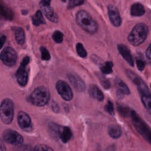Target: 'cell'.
<instances>
[{"instance_id": "obj_32", "label": "cell", "mask_w": 151, "mask_h": 151, "mask_svg": "<svg viewBox=\"0 0 151 151\" xmlns=\"http://www.w3.org/2000/svg\"><path fill=\"white\" fill-rule=\"evenodd\" d=\"M34 150H46V151L53 150L52 148L44 144H40V145H36L34 148Z\"/></svg>"}, {"instance_id": "obj_6", "label": "cell", "mask_w": 151, "mask_h": 151, "mask_svg": "<svg viewBox=\"0 0 151 151\" xmlns=\"http://www.w3.org/2000/svg\"><path fill=\"white\" fill-rule=\"evenodd\" d=\"M48 127L52 134L60 139L63 143L68 142L71 138L72 133L68 127L61 126L55 123L50 122Z\"/></svg>"}, {"instance_id": "obj_26", "label": "cell", "mask_w": 151, "mask_h": 151, "mask_svg": "<svg viewBox=\"0 0 151 151\" xmlns=\"http://www.w3.org/2000/svg\"><path fill=\"white\" fill-rule=\"evenodd\" d=\"M117 108L120 114L124 117H127L129 114H130L131 111H130L129 108L127 106H125L123 105H119L117 106Z\"/></svg>"}, {"instance_id": "obj_14", "label": "cell", "mask_w": 151, "mask_h": 151, "mask_svg": "<svg viewBox=\"0 0 151 151\" xmlns=\"http://www.w3.org/2000/svg\"><path fill=\"white\" fill-rule=\"evenodd\" d=\"M67 78L73 87L78 91L83 92L86 89V84L84 82L77 76L72 74H68Z\"/></svg>"}, {"instance_id": "obj_3", "label": "cell", "mask_w": 151, "mask_h": 151, "mask_svg": "<svg viewBox=\"0 0 151 151\" xmlns=\"http://www.w3.org/2000/svg\"><path fill=\"white\" fill-rule=\"evenodd\" d=\"M50 98L48 89L44 86H39L31 93L28 97V101L35 106L42 107L48 103Z\"/></svg>"}, {"instance_id": "obj_28", "label": "cell", "mask_w": 151, "mask_h": 151, "mask_svg": "<svg viewBox=\"0 0 151 151\" xmlns=\"http://www.w3.org/2000/svg\"><path fill=\"white\" fill-rule=\"evenodd\" d=\"M40 51L41 54V59L43 60L48 61L50 60L51 58L50 54L48 51V50L44 47H40Z\"/></svg>"}, {"instance_id": "obj_24", "label": "cell", "mask_w": 151, "mask_h": 151, "mask_svg": "<svg viewBox=\"0 0 151 151\" xmlns=\"http://www.w3.org/2000/svg\"><path fill=\"white\" fill-rule=\"evenodd\" d=\"M113 67V64L111 61H107L104 63V65L101 67V70L103 73L105 74H109L112 73V68Z\"/></svg>"}, {"instance_id": "obj_7", "label": "cell", "mask_w": 151, "mask_h": 151, "mask_svg": "<svg viewBox=\"0 0 151 151\" xmlns=\"http://www.w3.org/2000/svg\"><path fill=\"white\" fill-rule=\"evenodd\" d=\"M1 60L6 65L12 67L16 63L17 54L12 47H5L1 52Z\"/></svg>"}, {"instance_id": "obj_1", "label": "cell", "mask_w": 151, "mask_h": 151, "mask_svg": "<svg viewBox=\"0 0 151 151\" xmlns=\"http://www.w3.org/2000/svg\"><path fill=\"white\" fill-rule=\"evenodd\" d=\"M76 20L78 25L89 34H94L98 29L97 22L85 10H80L77 13Z\"/></svg>"}, {"instance_id": "obj_29", "label": "cell", "mask_w": 151, "mask_h": 151, "mask_svg": "<svg viewBox=\"0 0 151 151\" xmlns=\"http://www.w3.org/2000/svg\"><path fill=\"white\" fill-rule=\"evenodd\" d=\"M84 0H69L67 5V9H72L77 6L82 5Z\"/></svg>"}, {"instance_id": "obj_39", "label": "cell", "mask_w": 151, "mask_h": 151, "mask_svg": "<svg viewBox=\"0 0 151 151\" xmlns=\"http://www.w3.org/2000/svg\"><path fill=\"white\" fill-rule=\"evenodd\" d=\"M150 87H151V86H150Z\"/></svg>"}, {"instance_id": "obj_21", "label": "cell", "mask_w": 151, "mask_h": 151, "mask_svg": "<svg viewBox=\"0 0 151 151\" xmlns=\"http://www.w3.org/2000/svg\"><path fill=\"white\" fill-rule=\"evenodd\" d=\"M145 13L143 6L140 3L133 4L130 8V14L134 17H140Z\"/></svg>"}, {"instance_id": "obj_35", "label": "cell", "mask_w": 151, "mask_h": 151, "mask_svg": "<svg viewBox=\"0 0 151 151\" xmlns=\"http://www.w3.org/2000/svg\"><path fill=\"white\" fill-rule=\"evenodd\" d=\"M29 57L26 56V57H25L22 59V61L21 63V64H22L24 65H26L27 66L28 65V64L29 63Z\"/></svg>"}, {"instance_id": "obj_9", "label": "cell", "mask_w": 151, "mask_h": 151, "mask_svg": "<svg viewBox=\"0 0 151 151\" xmlns=\"http://www.w3.org/2000/svg\"><path fill=\"white\" fill-rule=\"evenodd\" d=\"M51 0H41L40 6L42 13L50 21L57 23L58 21V17L50 6Z\"/></svg>"}, {"instance_id": "obj_4", "label": "cell", "mask_w": 151, "mask_h": 151, "mask_svg": "<svg viewBox=\"0 0 151 151\" xmlns=\"http://www.w3.org/2000/svg\"><path fill=\"white\" fill-rule=\"evenodd\" d=\"M130 116L133 124L136 130L151 145V129L134 110H132Z\"/></svg>"}, {"instance_id": "obj_34", "label": "cell", "mask_w": 151, "mask_h": 151, "mask_svg": "<svg viewBox=\"0 0 151 151\" xmlns=\"http://www.w3.org/2000/svg\"><path fill=\"white\" fill-rule=\"evenodd\" d=\"M136 65L137 67V68L140 71H143V69L145 67V63L141 60H136Z\"/></svg>"}, {"instance_id": "obj_5", "label": "cell", "mask_w": 151, "mask_h": 151, "mask_svg": "<svg viewBox=\"0 0 151 151\" xmlns=\"http://www.w3.org/2000/svg\"><path fill=\"white\" fill-rule=\"evenodd\" d=\"M14 113V104L12 100L9 99H4L0 107V117L3 123L11 124L13 120Z\"/></svg>"}, {"instance_id": "obj_18", "label": "cell", "mask_w": 151, "mask_h": 151, "mask_svg": "<svg viewBox=\"0 0 151 151\" xmlns=\"http://www.w3.org/2000/svg\"><path fill=\"white\" fill-rule=\"evenodd\" d=\"M88 93L94 99H96L99 101H102L104 99V95L103 92L95 84H91L88 88Z\"/></svg>"}, {"instance_id": "obj_19", "label": "cell", "mask_w": 151, "mask_h": 151, "mask_svg": "<svg viewBox=\"0 0 151 151\" xmlns=\"http://www.w3.org/2000/svg\"><path fill=\"white\" fill-rule=\"evenodd\" d=\"M12 29L14 32L17 42L19 45L24 44L25 41V36L23 29L19 27H13Z\"/></svg>"}, {"instance_id": "obj_27", "label": "cell", "mask_w": 151, "mask_h": 151, "mask_svg": "<svg viewBox=\"0 0 151 151\" xmlns=\"http://www.w3.org/2000/svg\"><path fill=\"white\" fill-rule=\"evenodd\" d=\"M52 38L56 43H61L63 40V34L60 31H55L52 34Z\"/></svg>"}, {"instance_id": "obj_15", "label": "cell", "mask_w": 151, "mask_h": 151, "mask_svg": "<svg viewBox=\"0 0 151 151\" xmlns=\"http://www.w3.org/2000/svg\"><path fill=\"white\" fill-rule=\"evenodd\" d=\"M138 91L144 107L151 114V93L149 91L148 88Z\"/></svg>"}, {"instance_id": "obj_8", "label": "cell", "mask_w": 151, "mask_h": 151, "mask_svg": "<svg viewBox=\"0 0 151 151\" xmlns=\"http://www.w3.org/2000/svg\"><path fill=\"white\" fill-rule=\"evenodd\" d=\"M2 138L5 142L14 145H22L24 142L22 136L17 132L11 129L5 130L3 132Z\"/></svg>"}, {"instance_id": "obj_22", "label": "cell", "mask_w": 151, "mask_h": 151, "mask_svg": "<svg viewBox=\"0 0 151 151\" xmlns=\"http://www.w3.org/2000/svg\"><path fill=\"white\" fill-rule=\"evenodd\" d=\"M32 24L35 26H39L41 24H45V21L42 16L41 11L38 10L31 17Z\"/></svg>"}, {"instance_id": "obj_12", "label": "cell", "mask_w": 151, "mask_h": 151, "mask_svg": "<svg viewBox=\"0 0 151 151\" xmlns=\"http://www.w3.org/2000/svg\"><path fill=\"white\" fill-rule=\"evenodd\" d=\"M108 15L110 21L114 27H119L122 24V19L117 8L113 5L107 6Z\"/></svg>"}, {"instance_id": "obj_36", "label": "cell", "mask_w": 151, "mask_h": 151, "mask_svg": "<svg viewBox=\"0 0 151 151\" xmlns=\"http://www.w3.org/2000/svg\"><path fill=\"white\" fill-rule=\"evenodd\" d=\"M146 54V56L148 58L151 59V44H150V45L147 48Z\"/></svg>"}, {"instance_id": "obj_16", "label": "cell", "mask_w": 151, "mask_h": 151, "mask_svg": "<svg viewBox=\"0 0 151 151\" xmlns=\"http://www.w3.org/2000/svg\"><path fill=\"white\" fill-rule=\"evenodd\" d=\"M116 84L117 87L116 91V97L119 99H122L125 95L130 94V90L126 84L123 82L120 79H116Z\"/></svg>"}, {"instance_id": "obj_13", "label": "cell", "mask_w": 151, "mask_h": 151, "mask_svg": "<svg viewBox=\"0 0 151 151\" xmlns=\"http://www.w3.org/2000/svg\"><path fill=\"white\" fill-rule=\"evenodd\" d=\"M15 77L18 83L21 86H25L28 83V71L26 70V65L21 64L19 67L18 68Z\"/></svg>"}, {"instance_id": "obj_37", "label": "cell", "mask_w": 151, "mask_h": 151, "mask_svg": "<svg viewBox=\"0 0 151 151\" xmlns=\"http://www.w3.org/2000/svg\"><path fill=\"white\" fill-rule=\"evenodd\" d=\"M6 41V37L4 35H1V48L3 47L4 44Z\"/></svg>"}, {"instance_id": "obj_31", "label": "cell", "mask_w": 151, "mask_h": 151, "mask_svg": "<svg viewBox=\"0 0 151 151\" xmlns=\"http://www.w3.org/2000/svg\"><path fill=\"white\" fill-rule=\"evenodd\" d=\"M104 110L105 111L108 113L109 114H110V115L113 116L114 115V107H113V104L112 103V102L110 100H109L107 103V104H106L105 107H104Z\"/></svg>"}, {"instance_id": "obj_23", "label": "cell", "mask_w": 151, "mask_h": 151, "mask_svg": "<svg viewBox=\"0 0 151 151\" xmlns=\"http://www.w3.org/2000/svg\"><path fill=\"white\" fill-rule=\"evenodd\" d=\"M1 15L6 19H12L14 17V14L10 8L6 6L5 5H4L2 3H1Z\"/></svg>"}, {"instance_id": "obj_20", "label": "cell", "mask_w": 151, "mask_h": 151, "mask_svg": "<svg viewBox=\"0 0 151 151\" xmlns=\"http://www.w3.org/2000/svg\"><path fill=\"white\" fill-rule=\"evenodd\" d=\"M108 133L111 137L113 139H118L121 136L122 132L120 126L117 124H112L108 127Z\"/></svg>"}, {"instance_id": "obj_10", "label": "cell", "mask_w": 151, "mask_h": 151, "mask_svg": "<svg viewBox=\"0 0 151 151\" xmlns=\"http://www.w3.org/2000/svg\"><path fill=\"white\" fill-rule=\"evenodd\" d=\"M56 90L60 96L66 101L72 100L73 97V93L70 86L63 80H59L55 85Z\"/></svg>"}, {"instance_id": "obj_17", "label": "cell", "mask_w": 151, "mask_h": 151, "mask_svg": "<svg viewBox=\"0 0 151 151\" xmlns=\"http://www.w3.org/2000/svg\"><path fill=\"white\" fill-rule=\"evenodd\" d=\"M117 48L120 54L123 57V58L128 63L129 65H130L132 67H133L134 65L133 58L131 54L130 51L128 48V47L124 44H120L117 45Z\"/></svg>"}, {"instance_id": "obj_25", "label": "cell", "mask_w": 151, "mask_h": 151, "mask_svg": "<svg viewBox=\"0 0 151 151\" xmlns=\"http://www.w3.org/2000/svg\"><path fill=\"white\" fill-rule=\"evenodd\" d=\"M76 48L77 52L80 57H81L82 58H85L87 56V51L85 50V48H84V47L81 43L78 42L76 44Z\"/></svg>"}, {"instance_id": "obj_30", "label": "cell", "mask_w": 151, "mask_h": 151, "mask_svg": "<svg viewBox=\"0 0 151 151\" xmlns=\"http://www.w3.org/2000/svg\"><path fill=\"white\" fill-rule=\"evenodd\" d=\"M97 77H98L99 80L100 81V83H101L102 86L106 89L109 88L110 83H109V80L107 79H106L104 77L102 76L101 74H98Z\"/></svg>"}, {"instance_id": "obj_33", "label": "cell", "mask_w": 151, "mask_h": 151, "mask_svg": "<svg viewBox=\"0 0 151 151\" xmlns=\"http://www.w3.org/2000/svg\"><path fill=\"white\" fill-rule=\"evenodd\" d=\"M51 109L55 113H58L60 111V107L58 104L54 100L52 101L51 103Z\"/></svg>"}, {"instance_id": "obj_2", "label": "cell", "mask_w": 151, "mask_h": 151, "mask_svg": "<svg viewBox=\"0 0 151 151\" xmlns=\"http://www.w3.org/2000/svg\"><path fill=\"white\" fill-rule=\"evenodd\" d=\"M148 32V27L146 24L139 23L133 27L128 35L127 40L132 45L138 46L146 40Z\"/></svg>"}, {"instance_id": "obj_11", "label": "cell", "mask_w": 151, "mask_h": 151, "mask_svg": "<svg viewBox=\"0 0 151 151\" xmlns=\"http://www.w3.org/2000/svg\"><path fill=\"white\" fill-rule=\"evenodd\" d=\"M17 120L22 130L27 133H30L33 130V126L29 116L25 111H20L17 115Z\"/></svg>"}, {"instance_id": "obj_38", "label": "cell", "mask_w": 151, "mask_h": 151, "mask_svg": "<svg viewBox=\"0 0 151 151\" xmlns=\"http://www.w3.org/2000/svg\"><path fill=\"white\" fill-rule=\"evenodd\" d=\"M61 1H63V2H66V1H67V0H61Z\"/></svg>"}]
</instances>
